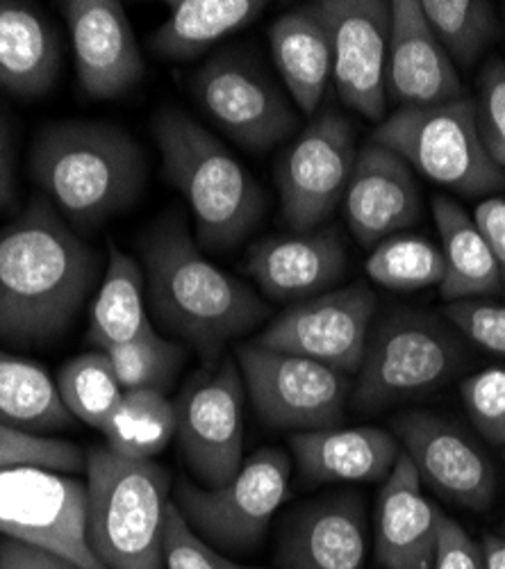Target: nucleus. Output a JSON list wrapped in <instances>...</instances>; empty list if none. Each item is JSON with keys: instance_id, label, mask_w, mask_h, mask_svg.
I'll return each mask as SVG.
<instances>
[{"instance_id": "f257e3e1", "label": "nucleus", "mask_w": 505, "mask_h": 569, "mask_svg": "<svg viewBox=\"0 0 505 569\" xmlns=\"http://www.w3.org/2000/svg\"><path fill=\"white\" fill-rule=\"evenodd\" d=\"M97 271V253L51 201H30L0 230V342L39 347L60 338L82 310Z\"/></svg>"}, {"instance_id": "f03ea898", "label": "nucleus", "mask_w": 505, "mask_h": 569, "mask_svg": "<svg viewBox=\"0 0 505 569\" xmlns=\"http://www.w3.org/2000/svg\"><path fill=\"white\" fill-rule=\"evenodd\" d=\"M140 251L153 317L185 340L208 367H216L225 345L269 315V306L246 282L203 256L175 212L149 228Z\"/></svg>"}, {"instance_id": "7ed1b4c3", "label": "nucleus", "mask_w": 505, "mask_h": 569, "mask_svg": "<svg viewBox=\"0 0 505 569\" xmlns=\"http://www.w3.org/2000/svg\"><path fill=\"white\" fill-rule=\"evenodd\" d=\"M30 176L67 221L89 230L142 197L147 158L114 123L60 121L46 126L32 141Z\"/></svg>"}, {"instance_id": "20e7f679", "label": "nucleus", "mask_w": 505, "mask_h": 569, "mask_svg": "<svg viewBox=\"0 0 505 569\" xmlns=\"http://www.w3.org/2000/svg\"><path fill=\"white\" fill-rule=\"evenodd\" d=\"M166 180L185 197L203 251H231L257 228L266 199L257 180L196 119L178 108L153 117Z\"/></svg>"}, {"instance_id": "39448f33", "label": "nucleus", "mask_w": 505, "mask_h": 569, "mask_svg": "<svg viewBox=\"0 0 505 569\" xmlns=\"http://www.w3.org/2000/svg\"><path fill=\"white\" fill-rule=\"evenodd\" d=\"M87 545L108 569H164L169 471L108 447L87 453Z\"/></svg>"}, {"instance_id": "423d86ee", "label": "nucleus", "mask_w": 505, "mask_h": 569, "mask_svg": "<svg viewBox=\"0 0 505 569\" xmlns=\"http://www.w3.org/2000/svg\"><path fill=\"white\" fill-rule=\"evenodd\" d=\"M372 141L463 197H489L505 189V169L487 156L474 101L465 97L431 108L396 110L376 128Z\"/></svg>"}, {"instance_id": "0eeeda50", "label": "nucleus", "mask_w": 505, "mask_h": 569, "mask_svg": "<svg viewBox=\"0 0 505 569\" xmlns=\"http://www.w3.org/2000/svg\"><path fill=\"white\" fill-rule=\"evenodd\" d=\"M463 362V347L440 321L428 315L396 312L370 333L353 406L376 412L428 395L448 383Z\"/></svg>"}, {"instance_id": "6e6552de", "label": "nucleus", "mask_w": 505, "mask_h": 569, "mask_svg": "<svg viewBox=\"0 0 505 569\" xmlns=\"http://www.w3.org/2000/svg\"><path fill=\"white\" fill-rule=\"evenodd\" d=\"M196 106L251 153H266L299 128L281 87L244 51L212 56L190 82Z\"/></svg>"}, {"instance_id": "1a4fd4ad", "label": "nucleus", "mask_w": 505, "mask_h": 569, "mask_svg": "<svg viewBox=\"0 0 505 569\" xmlns=\"http://www.w3.org/2000/svg\"><path fill=\"white\" fill-rule=\"evenodd\" d=\"M238 365L253 408L279 431L312 433L344 421L349 383L344 373L255 342L238 349Z\"/></svg>"}, {"instance_id": "9d476101", "label": "nucleus", "mask_w": 505, "mask_h": 569, "mask_svg": "<svg viewBox=\"0 0 505 569\" xmlns=\"http://www.w3.org/2000/svg\"><path fill=\"white\" fill-rule=\"evenodd\" d=\"M292 462L281 449H260L221 488L180 481L175 506L190 527L223 549L255 547L287 497Z\"/></svg>"}, {"instance_id": "9b49d317", "label": "nucleus", "mask_w": 505, "mask_h": 569, "mask_svg": "<svg viewBox=\"0 0 505 569\" xmlns=\"http://www.w3.org/2000/svg\"><path fill=\"white\" fill-rule=\"evenodd\" d=\"M87 486L67 473L0 469V533L53 551L82 569H108L87 545Z\"/></svg>"}, {"instance_id": "f8f14e48", "label": "nucleus", "mask_w": 505, "mask_h": 569, "mask_svg": "<svg viewBox=\"0 0 505 569\" xmlns=\"http://www.w3.org/2000/svg\"><path fill=\"white\" fill-rule=\"evenodd\" d=\"M244 378L235 358L194 378L175 401L178 440L201 488H221L244 462Z\"/></svg>"}, {"instance_id": "ddd939ff", "label": "nucleus", "mask_w": 505, "mask_h": 569, "mask_svg": "<svg viewBox=\"0 0 505 569\" xmlns=\"http://www.w3.org/2000/svg\"><path fill=\"white\" fill-rule=\"evenodd\" d=\"M355 158L353 126L335 110L312 119L292 141L275 171L283 221L292 232L316 230L335 212Z\"/></svg>"}, {"instance_id": "4468645a", "label": "nucleus", "mask_w": 505, "mask_h": 569, "mask_svg": "<svg viewBox=\"0 0 505 569\" xmlns=\"http://www.w3.org/2000/svg\"><path fill=\"white\" fill-rule=\"evenodd\" d=\"M376 306L374 292L364 284L316 295L275 317L255 345L321 362L340 373H357Z\"/></svg>"}, {"instance_id": "2eb2a0df", "label": "nucleus", "mask_w": 505, "mask_h": 569, "mask_svg": "<svg viewBox=\"0 0 505 569\" xmlns=\"http://www.w3.org/2000/svg\"><path fill=\"white\" fill-rule=\"evenodd\" d=\"M312 10L333 46V82L340 101L381 121L387 106V53L392 8L383 0H321Z\"/></svg>"}, {"instance_id": "dca6fc26", "label": "nucleus", "mask_w": 505, "mask_h": 569, "mask_svg": "<svg viewBox=\"0 0 505 569\" xmlns=\"http://www.w3.org/2000/svg\"><path fill=\"white\" fill-rule=\"evenodd\" d=\"M394 433L420 479L442 499L469 510L492 506L494 465L461 426L431 412H407L394 421Z\"/></svg>"}, {"instance_id": "f3484780", "label": "nucleus", "mask_w": 505, "mask_h": 569, "mask_svg": "<svg viewBox=\"0 0 505 569\" xmlns=\"http://www.w3.org/2000/svg\"><path fill=\"white\" fill-rule=\"evenodd\" d=\"M80 89L91 101H112L142 82L147 64L130 19L117 0H64Z\"/></svg>"}, {"instance_id": "a211bd4d", "label": "nucleus", "mask_w": 505, "mask_h": 569, "mask_svg": "<svg viewBox=\"0 0 505 569\" xmlns=\"http://www.w3.org/2000/svg\"><path fill=\"white\" fill-rule=\"evenodd\" d=\"M344 210L362 247H376L401 234L422 214V192L412 167L392 149L370 141L357 151Z\"/></svg>"}, {"instance_id": "6ab92c4d", "label": "nucleus", "mask_w": 505, "mask_h": 569, "mask_svg": "<svg viewBox=\"0 0 505 569\" xmlns=\"http://www.w3.org/2000/svg\"><path fill=\"white\" fill-rule=\"evenodd\" d=\"M390 53H387V99L403 108H431L463 97V82L453 60L431 30L422 3L394 0Z\"/></svg>"}, {"instance_id": "aec40b11", "label": "nucleus", "mask_w": 505, "mask_h": 569, "mask_svg": "<svg viewBox=\"0 0 505 569\" xmlns=\"http://www.w3.org/2000/svg\"><path fill=\"white\" fill-rule=\"evenodd\" d=\"M366 549L370 533L362 497H321L285 521L279 569H364Z\"/></svg>"}, {"instance_id": "412c9836", "label": "nucleus", "mask_w": 505, "mask_h": 569, "mask_svg": "<svg viewBox=\"0 0 505 569\" xmlns=\"http://www.w3.org/2000/svg\"><path fill=\"white\" fill-rule=\"evenodd\" d=\"M349 253L335 228L275 234L249 251L246 269L275 301H303L329 292L346 273Z\"/></svg>"}, {"instance_id": "4be33fe9", "label": "nucleus", "mask_w": 505, "mask_h": 569, "mask_svg": "<svg viewBox=\"0 0 505 569\" xmlns=\"http://www.w3.org/2000/svg\"><path fill=\"white\" fill-rule=\"evenodd\" d=\"M435 506L422 495V479L401 451L376 501V558L385 569H433Z\"/></svg>"}, {"instance_id": "5701e85b", "label": "nucleus", "mask_w": 505, "mask_h": 569, "mask_svg": "<svg viewBox=\"0 0 505 569\" xmlns=\"http://www.w3.org/2000/svg\"><path fill=\"white\" fill-rule=\"evenodd\" d=\"M290 447L301 477L316 486L385 481L401 456L398 440L374 426L294 433Z\"/></svg>"}, {"instance_id": "b1692460", "label": "nucleus", "mask_w": 505, "mask_h": 569, "mask_svg": "<svg viewBox=\"0 0 505 569\" xmlns=\"http://www.w3.org/2000/svg\"><path fill=\"white\" fill-rule=\"evenodd\" d=\"M60 64V37L39 6L0 0V89L39 99L53 89Z\"/></svg>"}, {"instance_id": "393cba45", "label": "nucleus", "mask_w": 505, "mask_h": 569, "mask_svg": "<svg viewBox=\"0 0 505 569\" xmlns=\"http://www.w3.org/2000/svg\"><path fill=\"white\" fill-rule=\"evenodd\" d=\"M273 64L301 114L312 117L333 80V46L312 6L285 12L269 28Z\"/></svg>"}, {"instance_id": "a878e982", "label": "nucleus", "mask_w": 505, "mask_h": 569, "mask_svg": "<svg viewBox=\"0 0 505 569\" xmlns=\"http://www.w3.org/2000/svg\"><path fill=\"white\" fill-rule=\"evenodd\" d=\"M433 217L440 230L446 264L440 295L444 301L494 299L503 295V280L489 244L476 221L448 197H435Z\"/></svg>"}, {"instance_id": "bb28decb", "label": "nucleus", "mask_w": 505, "mask_h": 569, "mask_svg": "<svg viewBox=\"0 0 505 569\" xmlns=\"http://www.w3.org/2000/svg\"><path fill=\"white\" fill-rule=\"evenodd\" d=\"M169 17L149 39V49L171 62H190L210 46L255 21L262 0H173Z\"/></svg>"}, {"instance_id": "cd10ccee", "label": "nucleus", "mask_w": 505, "mask_h": 569, "mask_svg": "<svg viewBox=\"0 0 505 569\" xmlns=\"http://www.w3.org/2000/svg\"><path fill=\"white\" fill-rule=\"evenodd\" d=\"M155 336L147 310L142 264L110 244V260L99 297L91 308L89 342L99 351Z\"/></svg>"}, {"instance_id": "c85d7f7f", "label": "nucleus", "mask_w": 505, "mask_h": 569, "mask_svg": "<svg viewBox=\"0 0 505 569\" xmlns=\"http://www.w3.org/2000/svg\"><path fill=\"white\" fill-rule=\"evenodd\" d=\"M75 417L67 410L58 383L41 365L0 349V423L53 436L71 429Z\"/></svg>"}, {"instance_id": "c756f323", "label": "nucleus", "mask_w": 505, "mask_h": 569, "mask_svg": "<svg viewBox=\"0 0 505 569\" xmlns=\"http://www.w3.org/2000/svg\"><path fill=\"white\" fill-rule=\"evenodd\" d=\"M178 431L175 403L158 390L125 392L117 412L103 429L108 449L134 458L153 460L166 449Z\"/></svg>"}, {"instance_id": "7c9ffc66", "label": "nucleus", "mask_w": 505, "mask_h": 569, "mask_svg": "<svg viewBox=\"0 0 505 569\" xmlns=\"http://www.w3.org/2000/svg\"><path fill=\"white\" fill-rule=\"evenodd\" d=\"M58 390L67 410L99 431L105 429L125 395L105 351L69 360L58 373Z\"/></svg>"}, {"instance_id": "2f4dec72", "label": "nucleus", "mask_w": 505, "mask_h": 569, "mask_svg": "<svg viewBox=\"0 0 505 569\" xmlns=\"http://www.w3.org/2000/svg\"><path fill=\"white\" fill-rule=\"evenodd\" d=\"M366 273L387 290L412 292L442 284L446 264L442 249L426 237L394 234L374 247Z\"/></svg>"}, {"instance_id": "473e14b6", "label": "nucleus", "mask_w": 505, "mask_h": 569, "mask_svg": "<svg viewBox=\"0 0 505 569\" xmlns=\"http://www.w3.org/2000/svg\"><path fill=\"white\" fill-rule=\"evenodd\" d=\"M422 12L457 64H474L498 34L492 3L485 0H424Z\"/></svg>"}, {"instance_id": "72a5a7b5", "label": "nucleus", "mask_w": 505, "mask_h": 569, "mask_svg": "<svg viewBox=\"0 0 505 569\" xmlns=\"http://www.w3.org/2000/svg\"><path fill=\"white\" fill-rule=\"evenodd\" d=\"M105 353L114 367L123 392H166V388H171L175 381L178 369L185 362V349L171 340H164L158 333L144 340L110 347Z\"/></svg>"}, {"instance_id": "f704fd0d", "label": "nucleus", "mask_w": 505, "mask_h": 569, "mask_svg": "<svg viewBox=\"0 0 505 569\" xmlns=\"http://www.w3.org/2000/svg\"><path fill=\"white\" fill-rule=\"evenodd\" d=\"M17 467H39L60 473H75L87 467V458L69 440L37 436L14 429V426L0 423V469Z\"/></svg>"}, {"instance_id": "c9c22d12", "label": "nucleus", "mask_w": 505, "mask_h": 569, "mask_svg": "<svg viewBox=\"0 0 505 569\" xmlns=\"http://www.w3.org/2000/svg\"><path fill=\"white\" fill-rule=\"evenodd\" d=\"M461 397L476 431L505 451V369L487 367L465 378Z\"/></svg>"}, {"instance_id": "e433bc0d", "label": "nucleus", "mask_w": 505, "mask_h": 569, "mask_svg": "<svg viewBox=\"0 0 505 569\" xmlns=\"http://www.w3.org/2000/svg\"><path fill=\"white\" fill-rule=\"evenodd\" d=\"M164 569H262L240 565L208 545L171 499L164 525Z\"/></svg>"}, {"instance_id": "4c0bfd02", "label": "nucleus", "mask_w": 505, "mask_h": 569, "mask_svg": "<svg viewBox=\"0 0 505 569\" xmlns=\"http://www.w3.org/2000/svg\"><path fill=\"white\" fill-rule=\"evenodd\" d=\"M476 126L487 156L505 169V62L489 60L478 76Z\"/></svg>"}, {"instance_id": "58836bf2", "label": "nucleus", "mask_w": 505, "mask_h": 569, "mask_svg": "<svg viewBox=\"0 0 505 569\" xmlns=\"http://www.w3.org/2000/svg\"><path fill=\"white\" fill-rule=\"evenodd\" d=\"M446 317L463 333L498 358H505V303L492 299H469L446 306Z\"/></svg>"}, {"instance_id": "ea45409f", "label": "nucleus", "mask_w": 505, "mask_h": 569, "mask_svg": "<svg viewBox=\"0 0 505 569\" xmlns=\"http://www.w3.org/2000/svg\"><path fill=\"white\" fill-rule=\"evenodd\" d=\"M435 562L433 569H485L483 549L453 517L435 508Z\"/></svg>"}, {"instance_id": "a19ab883", "label": "nucleus", "mask_w": 505, "mask_h": 569, "mask_svg": "<svg viewBox=\"0 0 505 569\" xmlns=\"http://www.w3.org/2000/svg\"><path fill=\"white\" fill-rule=\"evenodd\" d=\"M0 569H82L80 565L39 547L6 538L0 542Z\"/></svg>"}, {"instance_id": "79ce46f5", "label": "nucleus", "mask_w": 505, "mask_h": 569, "mask_svg": "<svg viewBox=\"0 0 505 569\" xmlns=\"http://www.w3.org/2000/svg\"><path fill=\"white\" fill-rule=\"evenodd\" d=\"M474 221L481 228L485 242L489 244V251L498 264L505 297V199L494 197L483 201L474 212Z\"/></svg>"}, {"instance_id": "37998d69", "label": "nucleus", "mask_w": 505, "mask_h": 569, "mask_svg": "<svg viewBox=\"0 0 505 569\" xmlns=\"http://www.w3.org/2000/svg\"><path fill=\"white\" fill-rule=\"evenodd\" d=\"M17 197V171H14V151L12 139L6 128V121L0 119V210H6L14 203Z\"/></svg>"}, {"instance_id": "c03bdc74", "label": "nucleus", "mask_w": 505, "mask_h": 569, "mask_svg": "<svg viewBox=\"0 0 505 569\" xmlns=\"http://www.w3.org/2000/svg\"><path fill=\"white\" fill-rule=\"evenodd\" d=\"M481 549L485 569H505V536L485 533L481 540Z\"/></svg>"}, {"instance_id": "a18cd8bd", "label": "nucleus", "mask_w": 505, "mask_h": 569, "mask_svg": "<svg viewBox=\"0 0 505 569\" xmlns=\"http://www.w3.org/2000/svg\"><path fill=\"white\" fill-rule=\"evenodd\" d=\"M503 536H505V525H503Z\"/></svg>"}, {"instance_id": "49530a36", "label": "nucleus", "mask_w": 505, "mask_h": 569, "mask_svg": "<svg viewBox=\"0 0 505 569\" xmlns=\"http://www.w3.org/2000/svg\"><path fill=\"white\" fill-rule=\"evenodd\" d=\"M503 460H505V451H503Z\"/></svg>"}, {"instance_id": "de8ad7c7", "label": "nucleus", "mask_w": 505, "mask_h": 569, "mask_svg": "<svg viewBox=\"0 0 505 569\" xmlns=\"http://www.w3.org/2000/svg\"><path fill=\"white\" fill-rule=\"evenodd\" d=\"M503 8H505V6H503Z\"/></svg>"}]
</instances>
